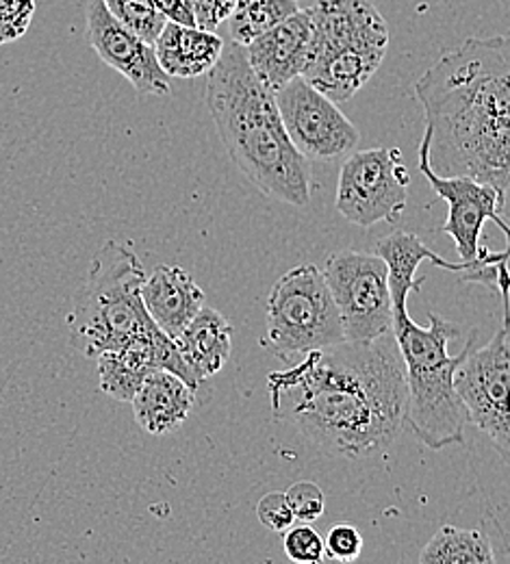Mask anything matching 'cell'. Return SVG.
<instances>
[{
	"instance_id": "6",
	"label": "cell",
	"mask_w": 510,
	"mask_h": 564,
	"mask_svg": "<svg viewBox=\"0 0 510 564\" xmlns=\"http://www.w3.org/2000/svg\"><path fill=\"white\" fill-rule=\"evenodd\" d=\"M147 272L124 246L107 241L94 257L85 284L74 293L66 317L74 346L89 356L122 350L131 339L156 328L142 286Z\"/></svg>"
},
{
	"instance_id": "29",
	"label": "cell",
	"mask_w": 510,
	"mask_h": 564,
	"mask_svg": "<svg viewBox=\"0 0 510 564\" xmlns=\"http://www.w3.org/2000/svg\"><path fill=\"white\" fill-rule=\"evenodd\" d=\"M156 9L167 18V22L196 26V15L192 9V0H154Z\"/></svg>"
},
{
	"instance_id": "26",
	"label": "cell",
	"mask_w": 510,
	"mask_h": 564,
	"mask_svg": "<svg viewBox=\"0 0 510 564\" xmlns=\"http://www.w3.org/2000/svg\"><path fill=\"white\" fill-rule=\"evenodd\" d=\"M287 499L292 503L295 521L300 523H313L322 519L326 510V497L315 482H295L287 491Z\"/></svg>"
},
{
	"instance_id": "25",
	"label": "cell",
	"mask_w": 510,
	"mask_h": 564,
	"mask_svg": "<svg viewBox=\"0 0 510 564\" xmlns=\"http://www.w3.org/2000/svg\"><path fill=\"white\" fill-rule=\"evenodd\" d=\"M326 545V558L335 563H355L361 558L363 552V536L361 532L350 523H339L328 530V536L324 539Z\"/></svg>"
},
{
	"instance_id": "20",
	"label": "cell",
	"mask_w": 510,
	"mask_h": 564,
	"mask_svg": "<svg viewBox=\"0 0 510 564\" xmlns=\"http://www.w3.org/2000/svg\"><path fill=\"white\" fill-rule=\"evenodd\" d=\"M422 564H493L498 563L491 530L487 521L478 530L441 525L420 554Z\"/></svg>"
},
{
	"instance_id": "9",
	"label": "cell",
	"mask_w": 510,
	"mask_h": 564,
	"mask_svg": "<svg viewBox=\"0 0 510 564\" xmlns=\"http://www.w3.org/2000/svg\"><path fill=\"white\" fill-rule=\"evenodd\" d=\"M409 187L411 174L398 148L355 150L341 165L335 207L361 228L398 221L409 207Z\"/></svg>"
},
{
	"instance_id": "21",
	"label": "cell",
	"mask_w": 510,
	"mask_h": 564,
	"mask_svg": "<svg viewBox=\"0 0 510 564\" xmlns=\"http://www.w3.org/2000/svg\"><path fill=\"white\" fill-rule=\"evenodd\" d=\"M295 11H300L297 0H237L228 18L230 37L232 42L248 46Z\"/></svg>"
},
{
	"instance_id": "7",
	"label": "cell",
	"mask_w": 510,
	"mask_h": 564,
	"mask_svg": "<svg viewBox=\"0 0 510 564\" xmlns=\"http://www.w3.org/2000/svg\"><path fill=\"white\" fill-rule=\"evenodd\" d=\"M302 76L337 105L357 96L384 62L389 26L369 0H317Z\"/></svg>"
},
{
	"instance_id": "24",
	"label": "cell",
	"mask_w": 510,
	"mask_h": 564,
	"mask_svg": "<svg viewBox=\"0 0 510 564\" xmlns=\"http://www.w3.org/2000/svg\"><path fill=\"white\" fill-rule=\"evenodd\" d=\"M35 0H0V46L20 40L35 15Z\"/></svg>"
},
{
	"instance_id": "8",
	"label": "cell",
	"mask_w": 510,
	"mask_h": 564,
	"mask_svg": "<svg viewBox=\"0 0 510 564\" xmlns=\"http://www.w3.org/2000/svg\"><path fill=\"white\" fill-rule=\"evenodd\" d=\"M346 341L344 319L324 268L297 265L281 276L268 297L261 346L283 360Z\"/></svg>"
},
{
	"instance_id": "22",
	"label": "cell",
	"mask_w": 510,
	"mask_h": 564,
	"mask_svg": "<svg viewBox=\"0 0 510 564\" xmlns=\"http://www.w3.org/2000/svg\"><path fill=\"white\" fill-rule=\"evenodd\" d=\"M109 11L133 33H138L148 44L154 46L167 18L156 9L154 0H105Z\"/></svg>"
},
{
	"instance_id": "23",
	"label": "cell",
	"mask_w": 510,
	"mask_h": 564,
	"mask_svg": "<svg viewBox=\"0 0 510 564\" xmlns=\"http://www.w3.org/2000/svg\"><path fill=\"white\" fill-rule=\"evenodd\" d=\"M287 558L295 564H319L326 558V545L317 530L311 528V523L292 525L285 532L283 541Z\"/></svg>"
},
{
	"instance_id": "10",
	"label": "cell",
	"mask_w": 510,
	"mask_h": 564,
	"mask_svg": "<svg viewBox=\"0 0 510 564\" xmlns=\"http://www.w3.org/2000/svg\"><path fill=\"white\" fill-rule=\"evenodd\" d=\"M324 274L344 319L346 341H373L393 333L389 265L378 252H335Z\"/></svg>"
},
{
	"instance_id": "4",
	"label": "cell",
	"mask_w": 510,
	"mask_h": 564,
	"mask_svg": "<svg viewBox=\"0 0 510 564\" xmlns=\"http://www.w3.org/2000/svg\"><path fill=\"white\" fill-rule=\"evenodd\" d=\"M431 326H420L409 315V297H393V335L406 365V427L431 449H445L465 441L471 425L469 411L456 389L458 356H449L447 344L458 337V326L428 315Z\"/></svg>"
},
{
	"instance_id": "12",
	"label": "cell",
	"mask_w": 510,
	"mask_h": 564,
	"mask_svg": "<svg viewBox=\"0 0 510 564\" xmlns=\"http://www.w3.org/2000/svg\"><path fill=\"white\" fill-rule=\"evenodd\" d=\"M276 102L293 145L308 161H339L359 148V129L341 113L333 98L313 87L304 76L281 87Z\"/></svg>"
},
{
	"instance_id": "14",
	"label": "cell",
	"mask_w": 510,
	"mask_h": 564,
	"mask_svg": "<svg viewBox=\"0 0 510 564\" xmlns=\"http://www.w3.org/2000/svg\"><path fill=\"white\" fill-rule=\"evenodd\" d=\"M311 40V13L300 9L246 46L250 66L270 89L279 91L290 80L302 76L308 62Z\"/></svg>"
},
{
	"instance_id": "27",
	"label": "cell",
	"mask_w": 510,
	"mask_h": 564,
	"mask_svg": "<svg viewBox=\"0 0 510 564\" xmlns=\"http://www.w3.org/2000/svg\"><path fill=\"white\" fill-rule=\"evenodd\" d=\"M257 517L272 532H287L292 525H295V514H293L287 494H279V491L261 497V501L257 503Z\"/></svg>"
},
{
	"instance_id": "18",
	"label": "cell",
	"mask_w": 510,
	"mask_h": 564,
	"mask_svg": "<svg viewBox=\"0 0 510 564\" xmlns=\"http://www.w3.org/2000/svg\"><path fill=\"white\" fill-rule=\"evenodd\" d=\"M376 252L389 265V291L393 297H409L411 291H420L424 279L417 276V270L424 261H431L435 268L456 274L460 281L467 274V265L463 261H447L433 252L417 235L406 230H395L378 241Z\"/></svg>"
},
{
	"instance_id": "16",
	"label": "cell",
	"mask_w": 510,
	"mask_h": 564,
	"mask_svg": "<svg viewBox=\"0 0 510 564\" xmlns=\"http://www.w3.org/2000/svg\"><path fill=\"white\" fill-rule=\"evenodd\" d=\"M196 391L198 389H194L185 378L172 371H152L131 402L135 422L154 436L181 430L194 411Z\"/></svg>"
},
{
	"instance_id": "5",
	"label": "cell",
	"mask_w": 510,
	"mask_h": 564,
	"mask_svg": "<svg viewBox=\"0 0 510 564\" xmlns=\"http://www.w3.org/2000/svg\"><path fill=\"white\" fill-rule=\"evenodd\" d=\"M420 172L447 203V219L438 230L454 239L458 261L467 265L463 282L498 291L504 302V326L510 328V224L502 213V189L469 176L437 174L428 133L420 143Z\"/></svg>"
},
{
	"instance_id": "13",
	"label": "cell",
	"mask_w": 510,
	"mask_h": 564,
	"mask_svg": "<svg viewBox=\"0 0 510 564\" xmlns=\"http://www.w3.org/2000/svg\"><path fill=\"white\" fill-rule=\"evenodd\" d=\"M85 20L89 46L109 68L120 72L140 96L172 94L170 74L161 68L154 46L124 26L105 0H91Z\"/></svg>"
},
{
	"instance_id": "19",
	"label": "cell",
	"mask_w": 510,
	"mask_h": 564,
	"mask_svg": "<svg viewBox=\"0 0 510 564\" xmlns=\"http://www.w3.org/2000/svg\"><path fill=\"white\" fill-rule=\"evenodd\" d=\"M174 341L194 376L203 382L226 367L232 352V326L219 311L205 304Z\"/></svg>"
},
{
	"instance_id": "2",
	"label": "cell",
	"mask_w": 510,
	"mask_h": 564,
	"mask_svg": "<svg viewBox=\"0 0 510 564\" xmlns=\"http://www.w3.org/2000/svg\"><path fill=\"white\" fill-rule=\"evenodd\" d=\"M441 176L504 189L510 176V35L469 37L415 83Z\"/></svg>"
},
{
	"instance_id": "3",
	"label": "cell",
	"mask_w": 510,
	"mask_h": 564,
	"mask_svg": "<svg viewBox=\"0 0 510 564\" xmlns=\"http://www.w3.org/2000/svg\"><path fill=\"white\" fill-rule=\"evenodd\" d=\"M207 76V109L237 170L261 194L306 207L313 183L308 159L293 145L276 91L252 70L246 46L226 44Z\"/></svg>"
},
{
	"instance_id": "17",
	"label": "cell",
	"mask_w": 510,
	"mask_h": 564,
	"mask_svg": "<svg viewBox=\"0 0 510 564\" xmlns=\"http://www.w3.org/2000/svg\"><path fill=\"white\" fill-rule=\"evenodd\" d=\"M226 42L200 26L167 22L154 42L161 68L174 78H196L216 68Z\"/></svg>"
},
{
	"instance_id": "1",
	"label": "cell",
	"mask_w": 510,
	"mask_h": 564,
	"mask_svg": "<svg viewBox=\"0 0 510 564\" xmlns=\"http://www.w3.org/2000/svg\"><path fill=\"white\" fill-rule=\"evenodd\" d=\"M272 413L317 449L365 458L391 447L406 425V365L393 333L304 354L268 378Z\"/></svg>"
},
{
	"instance_id": "28",
	"label": "cell",
	"mask_w": 510,
	"mask_h": 564,
	"mask_svg": "<svg viewBox=\"0 0 510 564\" xmlns=\"http://www.w3.org/2000/svg\"><path fill=\"white\" fill-rule=\"evenodd\" d=\"M235 4H237V0H192L196 26L216 31L221 22H226L230 18Z\"/></svg>"
},
{
	"instance_id": "15",
	"label": "cell",
	"mask_w": 510,
	"mask_h": 564,
	"mask_svg": "<svg viewBox=\"0 0 510 564\" xmlns=\"http://www.w3.org/2000/svg\"><path fill=\"white\" fill-rule=\"evenodd\" d=\"M142 297L156 326L176 339L205 308V291L178 265H156L147 276Z\"/></svg>"
},
{
	"instance_id": "11",
	"label": "cell",
	"mask_w": 510,
	"mask_h": 564,
	"mask_svg": "<svg viewBox=\"0 0 510 564\" xmlns=\"http://www.w3.org/2000/svg\"><path fill=\"white\" fill-rule=\"evenodd\" d=\"M509 326L474 352L478 333H471L467 352L456 369V389L469 411L471 425L485 432L493 449L510 467V344Z\"/></svg>"
},
{
	"instance_id": "30",
	"label": "cell",
	"mask_w": 510,
	"mask_h": 564,
	"mask_svg": "<svg viewBox=\"0 0 510 564\" xmlns=\"http://www.w3.org/2000/svg\"><path fill=\"white\" fill-rule=\"evenodd\" d=\"M502 213H504V217H507V221H510V176L509 181H507V185H504V189H502Z\"/></svg>"
}]
</instances>
